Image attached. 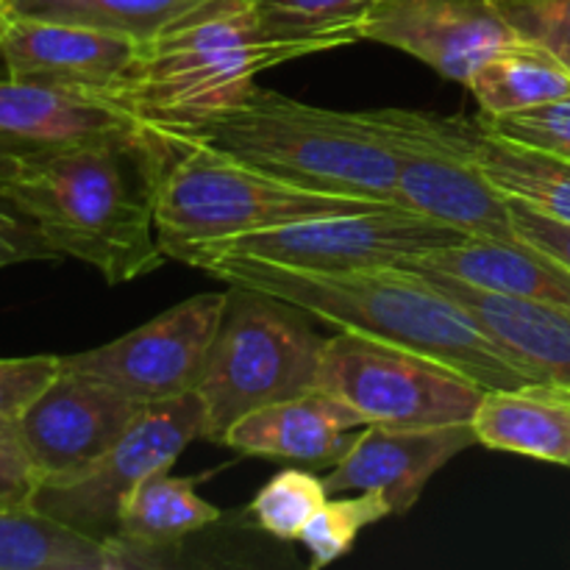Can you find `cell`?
I'll return each instance as SVG.
<instances>
[{
    "instance_id": "obj_1",
    "label": "cell",
    "mask_w": 570,
    "mask_h": 570,
    "mask_svg": "<svg viewBox=\"0 0 570 570\" xmlns=\"http://www.w3.org/2000/svg\"><path fill=\"white\" fill-rule=\"evenodd\" d=\"M173 137L56 150L0 178L9 200L53 256L95 267L109 284L134 282L167 262L156 232L154 189Z\"/></svg>"
},
{
    "instance_id": "obj_2",
    "label": "cell",
    "mask_w": 570,
    "mask_h": 570,
    "mask_svg": "<svg viewBox=\"0 0 570 570\" xmlns=\"http://www.w3.org/2000/svg\"><path fill=\"white\" fill-rule=\"evenodd\" d=\"M198 271L226 284L289 301L306 315L343 332L421 351L476 379L488 390L534 382L465 306L456 304L432 278L406 267L312 273L259 259H212Z\"/></svg>"
},
{
    "instance_id": "obj_3",
    "label": "cell",
    "mask_w": 570,
    "mask_h": 570,
    "mask_svg": "<svg viewBox=\"0 0 570 570\" xmlns=\"http://www.w3.org/2000/svg\"><path fill=\"white\" fill-rule=\"evenodd\" d=\"M304 56L267 37L250 0H204L142 42L117 104L167 137H200L254 92L259 72Z\"/></svg>"
},
{
    "instance_id": "obj_4",
    "label": "cell",
    "mask_w": 570,
    "mask_h": 570,
    "mask_svg": "<svg viewBox=\"0 0 570 570\" xmlns=\"http://www.w3.org/2000/svg\"><path fill=\"white\" fill-rule=\"evenodd\" d=\"M200 139L284 181L401 206L393 150L365 126L360 111L323 109L276 89L254 87Z\"/></svg>"
},
{
    "instance_id": "obj_5",
    "label": "cell",
    "mask_w": 570,
    "mask_h": 570,
    "mask_svg": "<svg viewBox=\"0 0 570 570\" xmlns=\"http://www.w3.org/2000/svg\"><path fill=\"white\" fill-rule=\"evenodd\" d=\"M382 206L390 204L284 181L200 137H173L154 189L156 232L165 254L178 245Z\"/></svg>"
},
{
    "instance_id": "obj_6",
    "label": "cell",
    "mask_w": 570,
    "mask_h": 570,
    "mask_svg": "<svg viewBox=\"0 0 570 570\" xmlns=\"http://www.w3.org/2000/svg\"><path fill=\"white\" fill-rule=\"evenodd\" d=\"M326 340L306 312L254 287L228 284V301L198 390L204 440L223 443L239 417L317 387Z\"/></svg>"
},
{
    "instance_id": "obj_7",
    "label": "cell",
    "mask_w": 570,
    "mask_h": 570,
    "mask_svg": "<svg viewBox=\"0 0 570 570\" xmlns=\"http://www.w3.org/2000/svg\"><path fill=\"white\" fill-rule=\"evenodd\" d=\"M471 234L406 206L323 215L234 237L178 245L167 254L181 265L212 259H259L312 273H351L404 267Z\"/></svg>"
},
{
    "instance_id": "obj_8",
    "label": "cell",
    "mask_w": 570,
    "mask_h": 570,
    "mask_svg": "<svg viewBox=\"0 0 570 570\" xmlns=\"http://www.w3.org/2000/svg\"><path fill=\"white\" fill-rule=\"evenodd\" d=\"M317 387L354 406L367 426L393 429L471 423L488 390L434 356L343 328L326 340Z\"/></svg>"
},
{
    "instance_id": "obj_9",
    "label": "cell",
    "mask_w": 570,
    "mask_h": 570,
    "mask_svg": "<svg viewBox=\"0 0 570 570\" xmlns=\"http://www.w3.org/2000/svg\"><path fill=\"white\" fill-rule=\"evenodd\" d=\"M360 117L393 150L399 165L395 198L401 206L462 228L471 237L515 239L510 200L479 173L468 154L465 115L367 109Z\"/></svg>"
},
{
    "instance_id": "obj_10",
    "label": "cell",
    "mask_w": 570,
    "mask_h": 570,
    "mask_svg": "<svg viewBox=\"0 0 570 570\" xmlns=\"http://www.w3.org/2000/svg\"><path fill=\"white\" fill-rule=\"evenodd\" d=\"M204 426L206 410L198 393L145 404L92 465L65 479H45L31 507L89 538L109 540L128 495L154 473L170 471L184 449L204 438Z\"/></svg>"
},
{
    "instance_id": "obj_11",
    "label": "cell",
    "mask_w": 570,
    "mask_h": 570,
    "mask_svg": "<svg viewBox=\"0 0 570 570\" xmlns=\"http://www.w3.org/2000/svg\"><path fill=\"white\" fill-rule=\"evenodd\" d=\"M226 301L228 289L193 295L111 343L61 360L115 384L139 404L195 393Z\"/></svg>"
},
{
    "instance_id": "obj_12",
    "label": "cell",
    "mask_w": 570,
    "mask_h": 570,
    "mask_svg": "<svg viewBox=\"0 0 570 570\" xmlns=\"http://www.w3.org/2000/svg\"><path fill=\"white\" fill-rule=\"evenodd\" d=\"M518 37L499 0H379L362 28V42L410 53L462 87Z\"/></svg>"
},
{
    "instance_id": "obj_13",
    "label": "cell",
    "mask_w": 570,
    "mask_h": 570,
    "mask_svg": "<svg viewBox=\"0 0 570 570\" xmlns=\"http://www.w3.org/2000/svg\"><path fill=\"white\" fill-rule=\"evenodd\" d=\"M142 406L115 384L61 360L53 382L20 415V426L42 476L65 479L104 456Z\"/></svg>"
},
{
    "instance_id": "obj_14",
    "label": "cell",
    "mask_w": 570,
    "mask_h": 570,
    "mask_svg": "<svg viewBox=\"0 0 570 570\" xmlns=\"http://www.w3.org/2000/svg\"><path fill=\"white\" fill-rule=\"evenodd\" d=\"M139 53V39L33 17H9L0 39L6 78L115 104L131 81Z\"/></svg>"
},
{
    "instance_id": "obj_15",
    "label": "cell",
    "mask_w": 570,
    "mask_h": 570,
    "mask_svg": "<svg viewBox=\"0 0 570 570\" xmlns=\"http://www.w3.org/2000/svg\"><path fill=\"white\" fill-rule=\"evenodd\" d=\"M154 128L115 100L42 83L0 81V178L56 150L95 142H137Z\"/></svg>"
},
{
    "instance_id": "obj_16",
    "label": "cell",
    "mask_w": 570,
    "mask_h": 570,
    "mask_svg": "<svg viewBox=\"0 0 570 570\" xmlns=\"http://www.w3.org/2000/svg\"><path fill=\"white\" fill-rule=\"evenodd\" d=\"M479 445L471 423L432 429H393L371 423L356 434L348 454L328 471V495L379 490L393 515H404L417 504L429 479L456 454Z\"/></svg>"
},
{
    "instance_id": "obj_17",
    "label": "cell",
    "mask_w": 570,
    "mask_h": 570,
    "mask_svg": "<svg viewBox=\"0 0 570 570\" xmlns=\"http://www.w3.org/2000/svg\"><path fill=\"white\" fill-rule=\"evenodd\" d=\"M360 426H367L365 415L337 395L315 387L239 417L220 445L248 456L332 471L348 454L356 440L354 429Z\"/></svg>"
},
{
    "instance_id": "obj_18",
    "label": "cell",
    "mask_w": 570,
    "mask_h": 570,
    "mask_svg": "<svg viewBox=\"0 0 570 570\" xmlns=\"http://www.w3.org/2000/svg\"><path fill=\"white\" fill-rule=\"evenodd\" d=\"M415 271V267H406ZM432 278L456 304L465 306L479 326L518 362L534 382H557L570 387V309L518 295L490 293L460 278L432 271H415Z\"/></svg>"
},
{
    "instance_id": "obj_19",
    "label": "cell",
    "mask_w": 570,
    "mask_h": 570,
    "mask_svg": "<svg viewBox=\"0 0 570 570\" xmlns=\"http://www.w3.org/2000/svg\"><path fill=\"white\" fill-rule=\"evenodd\" d=\"M404 267L443 273L490 293L570 309V267L518 237H468Z\"/></svg>"
},
{
    "instance_id": "obj_20",
    "label": "cell",
    "mask_w": 570,
    "mask_h": 570,
    "mask_svg": "<svg viewBox=\"0 0 570 570\" xmlns=\"http://www.w3.org/2000/svg\"><path fill=\"white\" fill-rule=\"evenodd\" d=\"M479 445L570 468V387L529 382L484 390L471 421Z\"/></svg>"
},
{
    "instance_id": "obj_21",
    "label": "cell",
    "mask_w": 570,
    "mask_h": 570,
    "mask_svg": "<svg viewBox=\"0 0 570 570\" xmlns=\"http://www.w3.org/2000/svg\"><path fill=\"white\" fill-rule=\"evenodd\" d=\"M220 521V510L200 499L193 479L159 471L126 499L111 540L128 549L139 568H159L161 551H170L189 534Z\"/></svg>"
},
{
    "instance_id": "obj_22",
    "label": "cell",
    "mask_w": 570,
    "mask_h": 570,
    "mask_svg": "<svg viewBox=\"0 0 570 570\" xmlns=\"http://www.w3.org/2000/svg\"><path fill=\"white\" fill-rule=\"evenodd\" d=\"M468 154L501 195L532 206L570 226V161L532 145L512 142L484 126L482 115L465 117Z\"/></svg>"
},
{
    "instance_id": "obj_23",
    "label": "cell",
    "mask_w": 570,
    "mask_h": 570,
    "mask_svg": "<svg viewBox=\"0 0 570 570\" xmlns=\"http://www.w3.org/2000/svg\"><path fill=\"white\" fill-rule=\"evenodd\" d=\"M131 551L98 540L33 507H0V570H131Z\"/></svg>"
},
{
    "instance_id": "obj_24",
    "label": "cell",
    "mask_w": 570,
    "mask_h": 570,
    "mask_svg": "<svg viewBox=\"0 0 570 570\" xmlns=\"http://www.w3.org/2000/svg\"><path fill=\"white\" fill-rule=\"evenodd\" d=\"M465 87L476 98L479 115H515L570 98V65L546 45L518 37L490 56Z\"/></svg>"
},
{
    "instance_id": "obj_25",
    "label": "cell",
    "mask_w": 570,
    "mask_h": 570,
    "mask_svg": "<svg viewBox=\"0 0 570 570\" xmlns=\"http://www.w3.org/2000/svg\"><path fill=\"white\" fill-rule=\"evenodd\" d=\"M267 37L306 53L362 42V28L379 0H250Z\"/></svg>"
},
{
    "instance_id": "obj_26",
    "label": "cell",
    "mask_w": 570,
    "mask_h": 570,
    "mask_svg": "<svg viewBox=\"0 0 570 570\" xmlns=\"http://www.w3.org/2000/svg\"><path fill=\"white\" fill-rule=\"evenodd\" d=\"M204 0H6L9 17L72 22L148 42Z\"/></svg>"
},
{
    "instance_id": "obj_27",
    "label": "cell",
    "mask_w": 570,
    "mask_h": 570,
    "mask_svg": "<svg viewBox=\"0 0 570 570\" xmlns=\"http://www.w3.org/2000/svg\"><path fill=\"white\" fill-rule=\"evenodd\" d=\"M390 515L393 510L379 490H362L354 499H328L301 534V543L312 557V568L317 570L337 562L354 549L356 538L367 527Z\"/></svg>"
},
{
    "instance_id": "obj_28",
    "label": "cell",
    "mask_w": 570,
    "mask_h": 570,
    "mask_svg": "<svg viewBox=\"0 0 570 570\" xmlns=\"http://www.w3.org/2000/svg\"><path fill=\"white\" fill-rule=\"evenodd\" d=\"M328 501L323 479L304 468H287L276 473L250 501V515L262 532L278 540H301L306 523Z\"/></svg>"
},
{
    "instance_id": "obj_29",
    "label": "cell",
    "mask_w": 570,
    "mask_h": 570,
    "mask_svg": "<svg viewBox=\"0 0 570 570\" xmlns=\"http://www.w3.org/2000/svg\"><path fill=\"white\" fill-rule=\"evenodd\" d=\"M484 126L499 137L512 142L532 145V148L549 150L570 161V98L554 104L538 106V109L515 111L504 117H484Z\"/></svg>"
},
{
    "instance_id": "obj_30",
    "label": "cell",
    "mask_w": 570,
    "mask_h": 570,
    "mask_svg": "<svg viewBox=\"0 0 570 570\" xmlns=\"http://www.w3.org/2000/svg\"><path fill=\"white\" fill-rule=\"evenodd\" d=\"M42 479L20 417L0 415V507H31Z\"/></svg>"
},
{
    "instance_id": "obj_31",
    "label": "cell",
    "mask_w": 570,
    "mask_h": 570,
    "mask_svg": "<svg viewBox=\"0 0 570 570\" xmlns=\"http://www.w3.org/2000/svg\"><path fill=\"white\" fill-rule=\"evenodd\" d=\"M499 9L521 37L570 59V0H499Z\"/></svg>"
},
{
    "instance_id": "obj_32",
    "label": "cell",
    "mask_w": 570,
    "mask_h": 570,
    "mask_svg": "<svg viewBox=\"0 0 570 570\" xmlns=\"http://www.w3.org/2000/svg\"><path fill=\"white\" fill-rule=\"evenodd\" d=\"M61 356H9L0 360V415L20 417L39 393L53 382Z\"/></svg>"
},
{
    "instance_id": "obj_33",
    "label": "cell",
    "mask_w": 570,
    "mask_h": 570,
    "mask_svg": "<svg viewBox=\"0 0 570 570\" xmlns=\"http://www.w3.org/2000/svg\"><path fill=\"white\" fill-rule=\"evenodd\" d=\"M56 259L53 250L45 245L37 228L14 209L6 198H0V271L22 262Z\"/></svg>"
},
{
    "instance_id": "obj_34",
    "label": "cell",
    "mask_w": 570,
    "mask_h": 570,
    "mask_svg": "<svg viewBox=\"0 0 570 570\" xmlns=\"http://www.w3.org/2000/svg\"><path fill=\"white\" fill-rule=\"evenodd\" d=\"M510 200V220L515 237L534 245V248L546 250V254H551L554 259H560L562 265L570 267V226L540 215V212L521 204V200Z\"/></svg>"
},
{
    "instance_id": "obj_35",
    "label": "cell",
    "mask_w": 570,
    "mask_h": 570,
    "mask_svg": "<svg viewBox=\"0 0 570 570\" xmlns=\"http://www.w3.org/2000/svg\"><path fill=\"white\" fill-rule=\"evenodd\" d=\"M6 22H9V9H6V0H0V39H3Z\"/></svg>"
},
{
    "instance_id": "obj_36",
    "label": "cell",
    "mask_w": 570,
    "mask_h": 570,
    "mask_svg": "<svg viewBox=\"0 0 570 570\" xmlns=\"http://www.w3.org/2000/svg\"><path fill=\"white\" fill-rule=\"evenodd\" d=\"M566 61H568V65H570V59H566Z\"/></svg>"
}]
</instances>
